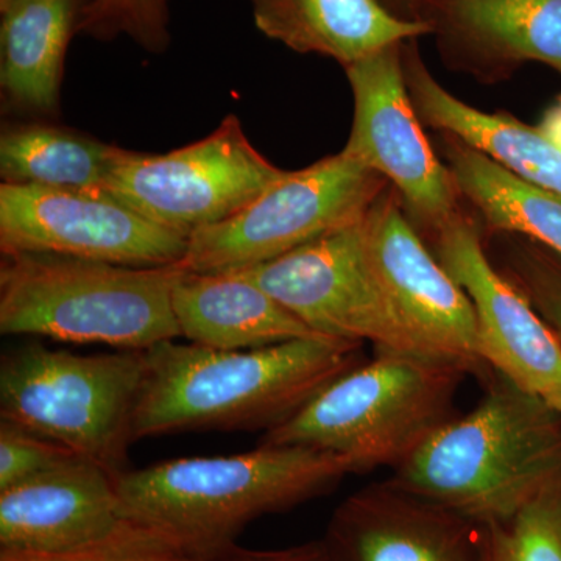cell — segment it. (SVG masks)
Listing matches in <instances>:
<instances>
[{
	"label": "cell",
	"instance_id": "obj_7",
	"mask_svg": "<svg viewBox=\"0 0 561 561\" xmlns=\"http://www.w3.org/2000/svg\"><path fill=\"white\" fill-rule=\"evenodd\" d=\"M386 181L345 150L300 171H286L234 216L195 231L175 267L238 272L276 260L364 220Z\"/></svg>",
	"mask_w": 561,
	"mask_h": 561
},
{
	"label": "cell",
	"instance_id": "obj_2",
	"mask_svg": "<svg viewBox=\"0 0 561 561\" xmlns=\"http://www.w3.org/2000/svg\"><path fill=\"white\" fill-rule=\"evenodd\" d=\"M482 401L393 468V485L486 526L561 483V415L494 373Z\"/></svg>",
	"mask_w": 561,
	"mask_h": 561
},
{
	"label": "cell",
	"instance_id": "obj_27",
	"mask_svg": "<svg viewBox=\"0 0 561 561\" xmlns=\"http://www.w3.org/2000/svg\"><path fill=\"white\" fill-rule=\"evenodd\" d=\"M511 279L561 341V268L535 254L512 261Z\"/></svg>",
	"mask_w": 561,
	"mask_h": 561
},
{
	"label": "cell",
	"instance_id": "obj_18",
	"mask_svg": "<svg viewBox=\"0 0 561 561\" xmlns=\"http://www.w3.org/2000/svg\"><path fill=\"white\" fill-rule=\"evenodd\" d=\"M262 35L343 68L402 41L426 35L430 22L405 21L378 0H249Z\"/></svg>",
	"mask_w": 561,
	"mask_h": 561
},
{
	"label": "cell",
	"instance_id": "obj_4",
	"mask_svg": "<svg viewBox=\"0 0 561 561\" xmlns=\"http://www.w3.org/2000/svg\"><path fill=\"white\" fill-rule=\"evenodd\" d=\"M171 267L2 253L0 332L146 351L181 337Z\"/></svg>",
	"mask_w": 561,
	"mask_h": 561
},
{
	"label": "cell",
	"instance_id": "obj_16",
	"mask_svg": "<svg viewBox=\"0 0 561 561\" xmlns=\"http://www.w3.org/2000/svg\"><path fill=\"white\" fill-rule=\"evenodd\" d=\"M172 306L181 337L208 348L257 350L297 339L323 337L238 272L179 268Z\"/></svg>",
	"mask_w": 561,
	"mask_h": 561
},
{
	"label": "cell",
	"instance_id": "obj_5",
	"mask_svg": "<svg viewBox=\"0 0 561 561\" xmlns=\"http://www.w3.org/2000/svg\"><path fill=\"white\" fill-rule=\"evenodd\" d=\"M467 371L448 362L378 353L331 382L260 445L337 454L354 474L397 468L446 421Z\"/></svg>",
	"mask_w": 561,
	"mask_h": 561
},
{
	"label": "cell",
	"instance_id": "obj_24",
	"mask_svg": "<svg viewBox=\"0 0 561 561\" xmlns=\"http://www.w3.org/2000/svg\"><path fill=\"white\" fill-rule=\"evenodd\" d=\"M172 0H94L79 35L99 41L131 39L140 49L162 54L171 47Z\"/></svg>",
	"mask_w": 561,
	"mask_h": 561
},
{
	"label": "cell",
	"instance_id": "obj_29",
	"mask_svg": "<svg viewBox=\"0 0 561 561\" xmlns=\"http://www.w3.org/2000/svg\"><path fill=\"white\" fill-rule=\"evenodd\" d=\"M538 128L561 150V99L545 114Z\"/></svg>",
	"mask_w": 561,
	"mask_h": 561
},
{
	"label": "cell",
	"instance_id": "obj_11",
	"mask_svg": "<svg viewBox=\"0 0 561 561\" xmlns=\"http://www.w3.org/2000/svg\"><path fill=\"white\" fill-rule=\"evenodd\" d=\"M345 70L354 117L343 150L391 181L421 224L440 230L459 216V190L421 130L400 44L383 47Z\"/></svg>",
	"mask_w": 561,
	"mask_h": 561
},
{
	"label": "cell",
	"instance_id": "obj_30",
	"mask_svg": "<svg viewBox=\"0 0 561 561\" xmlns=\"http://www.w3.org/2000/svg\"><path fill=\"white\" fill-rule=\"evenodd\" d=\"M0 561H69V557L0 551Z\"/></svg>",
	"mask_w": 561,
	"mask_h": 561
},
{
	"label": "cell",
	"instance_id": "obj_3",
	"mask_svg": "<svg viewBox=\"0 0 561 561\" xmlns=\"http://www.w3.org/2000/svg\"><path fill=\"white\" fill-rule=\"evenodd\" d=\"M353 465L306 446L260 445L234 456L181 457L116 476L127 522L201 551L234 541L247 524L330 493Z\"/></svg>",
	"mask_w": 561,
	"mask_h": 561
},
{
	"label": "cell",
	"instance_id": "obj_8",
	"mask_svg": "<svg viewBox=\"0 0 561 561\" xmlns=\"http://www.w3.org/2000/svg\"><path fill=\"white\" fill-rule=\"evenodd\" d=\"M230 114L206 138L168 153L128 150L106 192L147 219L191 238L227 220L284 175Z\"/></svg>",
	"mask_w": 561,
	"mask_h": 561
},
{
	"label": "cell",
	"instance_id": "obj_1",
	"mask_svg": "<svg viewBox=\"0 0 561 561\" xmlns=\"http://www.w3.org/2000/svg\"><path fill=\"white\" fill-rule=\"evenodd\" d=\"M362 362V343L330 337L245 351L162 342L146 350L133 440L275 430Z\"/></svg>",
	"mask_w": 561,
	"mask_h": 561
},
{
	"label": "cell",
	"instance_id": "obj_22",
	"mask_svg": "<svg viewBox=\"0 0 561 561\" xmlns=\"http://www.w3.org/2000/svg\"><path fill=\"white\" fill-rule=\"evenodd\" d=\"M454 183L493 230L516 232L561 256V197L531 186L460 139L446 142Z\"/></svg>",
	"mask_w": 561,
	"mask_h": 561
},
{
	"label": "cell",
	"instance_id": "obj_21",
	"mask_svg": "<svg viewBox=\"0 0 561 561\" xmlns=\"http://www.w3.org/2000/svg\"><path fill=\"white\" fill-rule=\"evenodd\" d=\"M461 43L501 61H540L561 73V0H437Z\"/></svg>",
	"mask_w": 561,
	"mask_h": 561
},
{
	"label": "cell",
	"instance_id": "obj_19",
	"mask_svg": "<svg viewBox=\"0 0 561 561\" xmlns=\"http://www.w3.org/2000/svg\"><path fill=\"white\" fill-rule=\"evenodd\" d=\"M404 73L413 106L426 124L481 151L531 186L561 197V150L540 128L459 101L431 76L415 51L405 57Z\"/></svg>",
	"mask_w": 561,
	"mask_h": 561
},
{
	"label": "cell",
	"instance_id": "obj_10",
	"mask_svg": "<svg viewBox=\"0 0 561 561\" xmlns=\"http://www.w3.org/2000/svg\"><path fill=\"white\" fill-rule=\"evenodd\" d=\"M190 238L108 192L0 186V251L46 253L127 267H171Z\"/></svg>",
	"mask_w": 561,
	"mask_h": 561
},
{
	"label": "cell",
	"instance_id": "obj_9",
	"mask_svg": "<svg viewBox=\"0 0 561 561\" xmlns=\"http://www.w3.org/2000/svg\"><path fill=\"white\" fill-rule=\"evenodd\" d=\"M238 273L323 337L434 359L402 324L379 283L368 256L365 219Z\"/></svg>",
	"mask_w": 561,
	"mask_h": 561
},
{
	"label": "cell",
	"instance_id": "obj_14",
	"mask_svg": "<svg viewBox=\"0 0 561 561\" xmlns=\"http://www.w3.org/2000/svg\"><path fill=\"white\" fill-rule=\"evenodd\" d=\"M125 524L116 476L81 457L0 493V551L70 556Z\"/></svg>",
	"mask_w": 561,
	"mask_h": 561
},
{
	"label": "cell",
	"instance_id": "obj_15",
	"mask_svg": "<svg viewBox=\"0 0 561 561\" xmlns=\"http://www.w3.org/2000/svg\"><path fill=\"white\" fill-rule=\"evenodd\" d=\"M321 542L331 561H482L481 526L390 481L346 497Z\"/></svg>",
	"mask_w": 561,
	"mask_h": 561
},
{
	"label": "cell",
	"instance_id": "obj_13",
	"mask_svg": "<svg viewBox=\"0 0 561 561\" xmlns=\"http://www.w3.org/2000/svg\"><path fill=\"white\" fill-rule=\"evenodd\" d=\"M437 256L467 291L491 370L548 398L561 390V341L529 298L493 267L474 227L460 216L440 228Z\"/></svg>",
	"mask_w": 561,
	"mask_h": 561
},
{
	"label": "cell",
	"instance_id": "obj_28",
	"mask_svg": "<svg viewBox=\"0 0 561 561\" xmlns=\"http://www.w3.org/2000/svg\"><path fill=\"white\" fill-rule=\"evenodd\" d=\"M202 561H331L323 542L312 541L272 551L241 548L234 541L225 542L203 553Z\"/></svg>",
	"mask_w": 561,
	"mask_h": 561
},
{
	"label": "cell",
	"instance_id": "obj_25",
	"mask_svg": "<svg viewBox=\"0 0 561 561\" xmlns=\"http://www.w3.org/2000/svg\"><path fill=\"white\" fill-rule=\"evenodd\" d=\"M76 453L39 435L0 423V493L77 459ZM83 459V457H81Z\"/></svg>",
	"mask_w": 561,
	"mask_h": 561
},
{
	"label": "cell",
	"instance_id": "obj_12",
	"mask_svg": "<svg viewBox=\"0 0 561 561\" xmlns=\"http://www.w3.org/2000/svg\"><path fill=\"white\" fill-rule=\"evenodd\" d=\"M365 241L390 305L423 350L468 375L489 370L467 291L432 256L394 198L381 195L368 210Z\"/></svg>",
	"mask_w": 561,
	"mask_h": 561
},
{
	"label": "cell",
	"instance_id": "obj_31",
	"mask_svg": "<svg viewBox=\"0 0 561 561\" xmlns=\"http://www.w3.org/2000/svg\"><path fill=\"white\" fill-rule=\"evenodd\" d=\"M546 401L549 402V404L552 405L553 409H556L557 412L561 415V390L556 391V393L549 394L548 398H545Z\"/></svg>",
	"mask_w": 561,
	"mask_h": 561
},
{
	"label": "cell",
	"instance_id": "obj_23",
	"mask_svg": "<svg viewBox=\"0 0 561 561\" xmlns=\"http://www.w3.org/2000/svg\"><path fill=\"white\" fill-rule=\"evenodd\" d=\"M481 530L482 561H561V483Z\"/></svg>",
	"mask_w": 561,
	"mask_h": 561
},
{
	"label": "cell",
	"instance_id": "obj_6",
	"mask_svg": "<svg viewBox=\"0 0 561 561\" xmlns=\"http://www.w3.org/2000/svg\"><path fill=\"white\" fill-rule=\"evenodd\" d=\"M144 373L146 351L81 356L31 342L2 356L0 416L119 476Z\"/></svg>",
	"mask_w": 561,
	"mask_h": 561
},
{
	"label": "cell",
	"instance_id": "obj_26",
	"mask_svg": "<svg viewBox=\"0 0 561 561\" xmlns=\"http://www.w3.org/2000/svg\"><path fill=\"white\" fill-rule=\"evenodd\" d=\"M205 552L171 535L127 522L108 540L68 557L69 561H202Z\"/></svg>",
	"mask_w": 561,
	"mask_h": 561
},
{
	"label": "cell",
	"instance_id": "obj_20",
	"mask_svg": "<svg viewBox=\"0 0 561 561\" xmlns=\"http://www.w3.org/2000/svg\"><path fill=\"white\" fill-rule=\"evenodd\" d=\"M128 149L60 125L28 122L0 135L2 183L106 192Z\"/></svg>",
	"mask_w": 561,
	"mask_h": 561
},
{
	"label": "cell",
	"instance_id": "obj_17",
	"mask_svg": "<svg viewBox=\"0 0 561 561\" xmlns=\"http://www.w3.org/2000/svg\"><path fill=\"white\" fill-rule=\"evenodd\" d=\"M94 0H0V90L7 108L54 116L66 55Z\"/></svg>",
	"mask_w": 561,
	"mask_h": 561
}]
</instances>
